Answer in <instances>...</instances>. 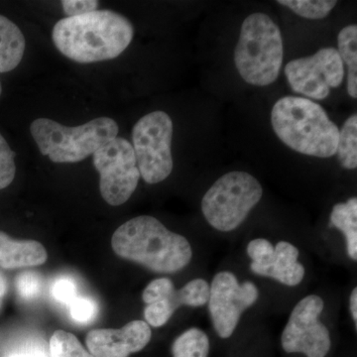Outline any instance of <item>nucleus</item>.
<instances>
[{"instance_id": "c85d7f7f", "label": "nucleus", "mask_w": 357, "mask_h": 357, "mask_svg": "<svg viewBox=\"0 0 357 357\" xmlns=\"http://www.w3.org/2000/svg\"><path fill=\"white\" fill-rule=\"evenodd\" d=\"M175 291V286L170 279H155L143 291L142 299L145 304H152L158 301L170 299Z\"/></svg>"}, {"instance_id": "39448f33", "label": "nucleus", "mask_w": 357, "mask_h": 357, "mask_svg": "<svg viewBox=\"0 0 357 357\" xmlns=\"http://www.w3.org/2000/svg\"><path fill=\"white\" fill-rule=\"evenodd\" d=\"M119 126L109 117H98L76 128L49 119H38L30 132L40 152L55 163H77L117 137Z\"/></svg>"}, {"instance_id": "4468645a", "label": "nucleus", "mask_w": 357, "mask_h": 357, "mask_svg": "<svg viewBox=\"0 0 357 357\" xmlns=\"http://www.w3.org/2000/svg\"><path fill=\"white\" fill-rule=\"evenodd\" d=\"M274 259L269 266L263 268L256 273L262 277H269L283 285H299L304 279L305 267L299 261V250L287 241H280L274 248Z\"/></svg>"}, {"instance_id": "f704fd0d", "label": "nucleus", "mask_w": 357, "mask_h": 357, "mask_svg": "<svg viewBox=\"0 0 357 357\" xmlns=\"http://www.w3.org/2000/svg\"><path fill=\"white\" fill-rule=\"evenodd\" d=\"M0 307H1V299H0Z\"/></svg>"}, {"instance_id": "ddd939ff", "label": "nucleus", "mask_w": 357, "mask_h": 357, "mask_svg": "<svg viewBox=\"0 0 357 357\" xmlns=\"http://www.w3.org/2000/svg\"><path fill=\"white\" fill-rule=\"evenodd\" d=\"M48 253L43 244L36 241H17L0 231V267L4 269L34 267L44 264Z\"/></svg>"}, {"instance_id": "423d86ee", "label": "nucleus", "mask_w": 357, "mask_h": 357, "mask_svg": "<svg viewBox=\"0 0 357 357\" xmlns=\"http://www.w3.org/2000/svg\"><path fill=\"white\" fill-rule=\"evenodd\" d=\"M263 188L257 178L234 171L215 181L202 199V211L213 229L222 232L236 229L259 203Z\"/></svg>"}, {"instance_id": "bb28decb", "label": "nucleus", "mask_w": 357, "mask_h": 357, "mask_svg": "<svg viewBox=\"0 0 357 357\" xmlns=\"http://www.w3.org/2000/svg\"><path fill=\"white\" fill-rule=\"evenodd\" d=\"M174 312L175 310L171 303L168 300H162L147 305L144 310V318L148 325L160 328L168 323Z\"/></svg>"}, {"instance_id": "2eb2a0df", "label": "nucleus", "mask_w": 357, "mask_h": 357, "mask_svg": "<svg viewBox=\"0 0 357 357\" xmlns=\"http://www.w3.org/2000/svg\"><path fill=\"white\" fill-rule=\"evenodd\" d=\"M26 41L20 27L0 15V73H8L20 64Z\"/></svg>"}, {"instance_id": "f257e3e1", "label": "nucleus", "mask_w": 357, "mask_h": 357, "mask_svg": "<svg viewBox=\"0 0 357 357\" xmlns=\"http://www.w3.org/2000/svg\"><path fill=\"white\" fill-rule=\"evenodd\" d=\"M133 36L130 21L110 10L64 18L56 23L52 32L56 48L81 64L119 57L130 45Z\"/></svg>"}, {"instance_id": "0eeeda50", "label": "nucleus", "mask_w": 357, "mask_h": 357, "mask_svg": "<svg viewBox=\"0 0 357 357\" xmlns=\"http://www.w3.org/2000/svg\"><path fill=\"white\" fill-rule=\"evenodd\" d=\"M173 121L164 112H153L136 122L132 147L140 177L150 185L163 182L173 171L171 144Z\"/></svg>"}, {"instance_id": "9d476101", "label": "nucleus", "mask_w": 357, "mask_h": 357, "mask_svg": "<svg viewBox=\"0 0 357 357\" xmlns=\"http://www.w3.org/2000/svg\"><path fill=\"white\" fill-rule=\"evenodd\" d=\"M285 75L295 93L325 100L331 89L340 86L344 79V65L333 47L321 49L310 57L295 59L285 67Z\"/></svg>"}, {"instance_id": "4be33fe9", "label": "nucleus", "mask_w": 357, "mask_h": 357, "mask_svg": "<svg viewBox=\"0 0 357 357\" xmlns=\"http://www.w3.org/2000/svg\"><path fill=\"white\" fill-rule=\"evenodd\" d=\"M49 349L51 357H93L73 333L62 330L53 333Z\"/></svg>"}, {"instance_id": "9b49d317", "label": "nucleus", "mask_w": 357, "mask_h": 357, "mask_svg": "<svg viewBox=\"0 0 357 357\" xmlns=\"http://www.w3.org/2000/svg\"><path fill=\"white\" fill-rule=\"evenodd\" d=\"M259 297V290L252 282L239 284L236 275L229 271L215 275L210 286L208 312L218 337L229 338L236 331L241 314Z\"/></svg>"}, {"instance_id": "72a5a7b5", "label": "nucleus", "mask_w": 357, "mask_h": 357, "mask_svg": "<svg viewBox=\"0 0 357 357\" xmlns=\"http://www.w3.org/2000/svg\"><path fill=\"white\" fill-rule=\"evenodd\" d=\"M1 93H2V86H1V83H0V96H1Z\"/></svg>"}, {"instance_id": "cd10ccee", "label": "nucleus", "mask_w": 357, "mask_h": 357, "mask_svg": "<svg viewBox=\"0 0 357 357\" xmlns=\"http://www.w3.org/2000/svg\"><path fill=\"white\" fill-rule=\"evenodd\" d=\"M16 289L21 298L31 300L41 293L43 287L41 276L36 272L25 271L18 275L15 280Z\"/></svg>"}, {"instance_id": "c756f323", "label": "nucleus", "mask_w": 357, "mask_h": 357, "mask_svg": "<svg viewBox=\"0 0 357 357\" xmlns=\"http://www.w3.org/2000/svg\"><path fill=\"white\" fill-rule=\"evenodd\" d=\"M52 295L61 304L69 305L77 297L76 283L69 277H62L54 282Z\"/></svg>"}, {"instance_id": "20e7f679", "label": "nucleus", "mask_w": 357, "mask_h": 357, "mask_svg": "<svg viewBox=\"0 0 357 357\" xmlns=\"http://www.w3.org/2000/svg\"><path fill=\"white\" fill-rule=\"evenodd\" d=\"M283 58L280 28L267 14H250L241 25L234 50V63L241 77L252 86H269L278 79Z\"/></svg>"}, {"instance_id": "2f4dec72", "label": "nucleus", "mask_w": 357, "mask_h": 357, "mask_svg": "<svg viewBox=\"0 0 357 357\" xmlns=\"http://www.w3.org/2000/svg\"><path fill=\"white\" fill-rule=\"evenodd\" d=\"M349 305H351V312L352 319H354L356 326H357V289L354 288L352 290L351 295V300H349Z\"/></svg>"}, {"instance_id": "dca6fc26", "label": "nucleus", "mask_w": 357, "mask_h": 357, "mask_svg": "<svg viewBox=\"0 0 357 357\" xmlns=\"http://www.w3.org/2000/svg\"><path fill=\"white\" fill-rule=\"evenodd\" d=\"M330 227L340 229L347 241V255L357 260V198L354 197L347 203L333 206L331 213Z\"/></svg>"}, {"instance_id": "a211bd4d", "label": "nucleus", "mask_w": 357, "mask_h": 357, "mask_svg": "<svg viewBox=\"0 0 357 357\" xmlns=\"http://www.w3.org/2000/svg\"><path fill=\"white\" fill-rule=\"evenodd\" d=\"M210 340L201 328H192L174 340L173 357H208Z\"/></svg>"}, {"instance_id": "f3484780", "label": "nucleus", "mask_w": 357, "mask_h": 357, "mask_svg": "<svg viewBox=\"0 0 357 357\" xmlns=\"http://www.w3.org/2000/svg\"><path fill=\"white\" fill-rule=\"evenodd\" d=\"M338 55L347 66V91L357 98V26L342 28L337 36Z\"/></svg>"}, {"instance_id": "6e6552de", "label": "nucleus", "mask_w": 357, "mask_h": 357, "mask_svg": "<svg viewBox=\"0 0 357 357\" xmlns=\"http://www.w3.org/2000/svg\"><path fill=\"white\" fill-rule=\"evenodd\" d=\"M93 157L103 199L114 206L126 203L140 178L132 144L116 137L96 150Z\"/></svg>"}, {"instance_id": "1a4fd4ad", "label": "nucleus", "mask_w": 357, "mask_h": 357, "mask_svg": "<svg viewBox=\"0 0 357 357\" xmlns=\"http://www.w3.org/2000/svg\"><path fill=\"white\" fill-rule=\"evenodd\" d=\"M324 301L317 295L303 298L296 305L283 333L281 344L288 354L307 357H326L332 347L330 331L319 321Z\"/></svg>"}, {"instance_id": "a878e982", "label": "nucleus", "mask_w": 357, "mask_h": 357, "mask_svg": "<svg viewBox=\"0 0 357 357\" xmlns=\"http://www.w3.org/2000/svg\"><path fill=\"white\" fill-rule=\"evenodd\" d=\"M72 319L79 324H89L96 318L98 306L95 300L89 297H77L69 305Z\"/></svg>"}, {"instance_id": "5701e85b", "label": "nucleus", "mask_w": 357, "mask_h": 357, "mask_svg": "<svg viewBox=\"0 0 357 357\" xmlns=\"http://www.w3.org/2000/svg\"><path fill=\"white\" fill-rule=\"evenodd\" d=\"M210 299V284L204 279L198 278L188 282L176 290V301L178 307L185 305L192 307H203Z\"/></svg>"}, {"instance_id": "f8f14e48", "label": "nucleus", "mask_w": 357, "mask_h": 357, "mask_svg": "<svg viewBox=\"0 0 357 357\" xmlns=\"http://www.w3.org/2000/svg\"><path fill=\"white\" fill-rule=\"evenodd\" d=\"M151 337V328L146 321H132L117 330L91 331L86 344L93 357H128L145 349Z\"/></svg>"}, {"instance_id": "7c9ffc66", "label": "nucleus", "mask_w": 357, "mask_h": 357, "mask_svg": "<svg viewBox=\"0 0 357 357\" xmlns=\"http://www.w3.org/2000/svg\"><path fill=\"white\" fill-rule=\"evenodd\" d=\"M63 9L68 17L84 15L93 13L98 7V1L96 0H65L62 1Z\"/></svg>"}, {"instance_id": "6ab92c4d", "label": "nucleus", "mask_w": 357, "mask_h": 357, "mask_svg": "<svg viewBox=\"0 0 357 357\" xmlns=\"http://www.w3.org/2000/svg\"><path fill=\"white\" fill-rule=\"evenodd\" d=\"M337 154L345 169L354 170L357 167V115L352 114L340 130Z\"/></svg>"}, {"instance_id": "b1692460", "label": "nucleus", "mask_w": 357, "mask_h": 357, "mask_svg": "<svg viewBox=\"0 0 357 357\" xmlns=\"http://www.w3.org/2000/svg\"><path fill=\"white\" fill-rule=\"evenodd\" d=\"M274 246L264 238L253 239L248 245V255L252 263L250 269L253 273H257L263 268L269 266L274 259Z\"/></svg>"}, {"instance_id": "473e14b6", "label": "nucleus", "mask_w": 357, "mask_h": 357, "mask_svg": "<svg viewBox=\"0 0 357 357\" xmlns=\"http://www.w3.org/2000/svg\"><path fill=\"white\" fill-rule=\"evenodd\" d=\"M7 292V281L4 275L0 272V299L2 300L3 296Z\"/></svg>"}, {"instance_id": "aec40b11", "label": "nucleus", "mask_w": 357, "mask_h": 357, "mask_svg": "<svg viewBox=\"0 0 357 357\" xmlns=\"http://www.w3.org/2000/svg\"><path fill=\"white\" fill-rule=\"evenodd\" d=\"M48 342L38 333H27L14 340L4 357H49Z\"/></svg>"}, {"instance_id": "412c9836", "label": "nucleus", "mask_w": 357, "mask_h": 357, "mask_svg": "<svg viewBox=\"0 0 357 357\" xmlns=\"http://www.w3.org/2000/svg\"><path fill=\"white\" fill-rule=\"evenodd\" d=\"M278 3L287 6L301 17L317 20L326 18L337 2L335 0H280Z\"/></svg>"}, {"instance_id": "f03ea898", "label": "nucleus", "mask_w": 357, "mask_h": 357, "mask_svg": "<svg viewBox=\"0 0 357 357\" xmlns=\"http://www.w3.org/2000/svg\"><path fill=\"white\" fill-rule=\"evenodd\" d=\"M114 253L156 273L171 274L189 265L192 249L185 237L167 229L150 215L131 218L112 238Z\"/></svg>"}, {"instance_id": "393cba45", "label": "nucleus", "mask_w": 357, "mask_h": 357, "mask_svg": "<svg viewBox=\"0 0 357 357\" xmlns=\"http://www.w3.org/2000/svg\"><path fill=\"white\" fill-rule=\"evenodd\" d=\"M15 153L0 134V190L6 189L15 178Z\"/></svg>"}, {"instance_id": "7ed1b4c3", "label": "nucleus", "mask_w": 357, "mask_h": 357, "mask_svg": "<svg viewBox=\"0 0 357 357\" xmlns=\"http://www.w3.org/2000/svg\"><path fill=\"white\" fill-rule=\"evenodd\" d=\"M271 123L279 139L307 156L330 158L337 154L340 129L319 103L285 96L275 103Z\"/></svg>"}]
</instances>
